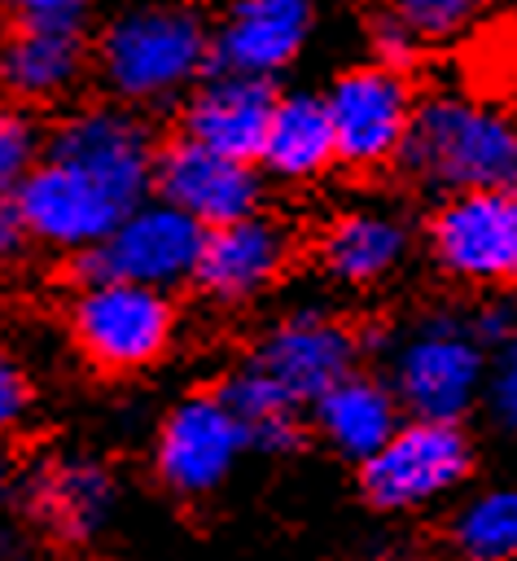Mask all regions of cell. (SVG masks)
Instances as JSON below:
<instances>
[{
  "mask_svg": "<svg viewBox=\"0 0 517 561\" xmlns=\"http://www.w3.org/2000/svg\"><path fill=\"white\" fill-rule=\"evenodd\" d=\"M399 167L443 197L517 188V114L482 92L438 88L416 101Z\"/></svg>",
  "mask_w": 517,
  "mask_h": 561,
  "instance_id": "1",
  "label": "cell"
},
{
  "mask_svg": "<svg viewBox=\"0 0 517 561\" xmlns=\"http://www.w3.org/2000/svg\"><path fill=\"white\" fill-rule=\"evenodd\" d=\"M210 70V22L188 0H145L114 13L96 35V75L110 101L162 110L184 101Z\"/></svg>",
  "mask_w": 517,
  "mask_h": 561,
  "instance_id": "2",
  "label": "cell"
},
{
  "mask_svg": "<svg viewBox=\"0 0 517 561\" xmlns=\"http://www.w3.org/2000/svg\"><path fill=\"white\" fill-rule=\"evenodd\" d=\"M386 381L412 421H464L482 403L486 346L469 311L434 307L386 337Z\"/></svg>",
  "mask_w": 517,
  "mask_h": 561,
  "instance_id": "3",
  "label": "cell"
},
{
  "mask_svg": "<svg viewBox=\"0 0 517 561\" xmlns=\"http://www.w3.org/2000/svg\"><path fill=\"white\" fill-rule=\"evenodd\" d=\"M66 333L96 373H145L171 355L180 307L166 289L131 280H79L66 302Z\"/></svg>",
  "mask_w": 517,
  "mask_h": 561,
  "instance_id": "4",
  "label": "cell"
},
{
  "mask_svg": "<svg viewBox=\"0 0 517 561\" xmlns=\"http://www.w3.org/2000/svg\"><path fill=\"white\" fill-rule=\"evenodd\" d=\"M206 228L175 210L162 197H145L131 206L101 245L74 259L79 280H131L149 289L175 294L180 285H193L202 263Z\"/></svg>",
  "mask_w": 517,
  "mask_h": 561,
  "instance_id": "5",
  "label": "cell"
},
{
  "mask_svg": "<svg viewBox=\"0 0 517 561\" xmlns=\"http://www.w3.org/2000/svg\"><path fill=\"white\" fill-rule=\"evenodd\" d=\"M416 88L403 66L390 61H359L342 70L329 92L324 110L333 123V145H337V167L346 171H381L399 162L412 114H416Z\"/></svg>",
  "mask_w": 517,
  "mask_h": 561,
  "instance_id": "6",
  "label": "cell"
},
{
  "mask_svg": "<svg viewBox=\"0 0 517 561\" xmlns=\"http://www.w3.org/2000/svg\"><path fill=\"white\" fill-rule=\"evenodd\" d=\"M473 473V443L460 421H412L403 425L359 465L364 495L377 508L412 513L447 500Z\"/></svg>",
  "mask_w": 517,
  "mask_h": 561,
  "instance_id": "7",
  "label": "cell"
},
{
  "mask_svg": "<svg viewBox=\"0 0 517 561\" xmlns=\"http://www.w3.org/2000/svg\"><path fill=\"white\" fill-rule=\"evenodd\" d=\"M158 140L140 110L101 101L79 105L61 114V123L44 136V158L70 162L101 180L110 193H118L127 206H140L153 193V167H158Z\"/></svg>",
  "mask_w": 517,
  "mask_h": 561,
  "instance_id": "8",
  "label": "cell"
},
{
  "mask_svg": "<svg viewBox=\"0 0 517 561\" xmlns=\"http://www.w3.org/2000/svg\"><path fill=\"white\" fill-rule=\"evenodd\" d=\"M425 245L438 272L469 289L517 285V188L443 197Z\"/></svg>",
  "mask_w": 517,
  "mask_h": 561,
  "instance_id": "9",
  "label": "cell"
},
{
  "mask_svg": "<svg viewBox=\"0 0 517 561\" xmlns=\"http://www.w3.org/2000/svg\"><path fill=\"white\" fill-rule=\"evenodd\" d=\"M9 202H13L31 245H44V250L70 254V259L101 245L110 237V228L131 210L101 180H92L88 171H79L70 162H57V158H39L35 171L18 184V193Z\"/></svg>",
  "mask_w": 517,
  "mask_h": 561,
  "instance_id": "10",
  "label": "cell"
},
{
  "mask_svg": "<svg viewBox=\"0 0 517 561\" xmlns=\"http://www.w3.org/2000/svg\"><path fill=\"white\" fill-rule=\"evenodd\" d=\"M364 337L355 324L324 307H294L272 320L250 346V364L263 368L298 408H311L333 381L359 368Z\"/></svg>",
  "mask_w": 517,
  "mask_h": 561,
  "instance_id": "11",
  "label": "cell"
},
{
  "mask_svg": "<svg viewBox=\"0 0 517 561\" xmlns=\"http://www.w3.org/2000/svg\"><path fill=\"white\" fill-rule=\"evenodd\" d=\"M250 451V430L219 390L180 399L153 438V469L180 495L215 491Z\"/></svg>",
  "mask_w": 517,
  "mask_h": 561,
  "instance_id": "12",
  "label": "cell"
},
{
  "mask_svg": "<svg viewBox=\"0 0 517 561\" xmlns=\"http://www.w3.org/2000/svg\"><path fill=\"white\" fill-rule=\"evenodd\" d=\"M294 250L298 241L289 224L267 210L206 228L193 289L215 307H245L285 280V272L294 267Z\"/></svg>",
  "mask_w": 517,
  "mask_h": 561,
  "instance_id": "13",
  "label": "cell"
},
{
  "mask_svg": "<svg viewBox=\"0 0 517 561\" xmlns=\"http://www.w3.org/2000/svg\"><path fill=\"white\" fill-rule=\"evenodd\" d=\"M153 197L171 202L202 228H219L263 210V171L258 162H241L175 136L158 149Z\"/></svg>",
  "mask_w": 517,
  "mask_h": 561,
  "instance_id": "14",
  "label": "cell"
},
{
  "mask_svg": "<svg viewBox=\"0 0 517 561\" xmlns=\"http://www.w3.org/2000/svg\"><path fill=\"white\" fill-rule=\"evenodd\" d=\"M315 31V0H228L210 26V70L276 79Z\"/></svg>",
  "mask_w": 517,
  "mask_h": 561,
  "instance_id": "15",
  "label": "cell"
},
{
  "mask_svg": "<svg viewBox=\"0 0 517 561\" xmlns=\"http://www.w3.org/2000/svg\"><path fill=\"white\" fill-rule=\"evenodd\" d=\"M276 96L280 92L267 79L210 70L180 101V136L202 149H215V153H228L241 162H258Z\"/></svg>",
  "mask_w": 517,
  "mask_h": 561,
  "instance_id": "16",
  "label": "cell"
},
{
  "mask_svg": "<svg viewBox=\"0 0 517 561\" xmlns=\"http://www.w3.org/2000/svg\"><path fill=\"white\" fill-rule=\"evenodd\" d=\"M412 259V224L394 206L337 210L315 237V263L333 285L372 289L386 285Z\"/></svg>",
  "mask_w": 517,
  "mask_h": 561,
  "instance_id": "17",
  "label": "cell"
},
{
  "mask_svg": "<svg viewBox=\"0 0 517 561\" xmlns=\"http://www.w3.org/2000/svg\"><path fill=\"white\" fill-rule=\"evenodd\" d=\"M311 425L337 456L364 465L403 425V408L381 373L355 368L311 403Z\"/></svg>",
  "mask_w": 517,
  "mask_h": 561,
  "instance_id": "18",
  "label": "cell"
},
{
  "mask_svg": "<svg viewBox=\"0 0 517 561\" xmlns=\"http://www.w3.org/2000/svg\"><path fill=\"white\" fill-rule=\"evenodd\" d=\"M88 79L83 35L9 31L0 39V96L13 105H61Z\"/></svg>",
  "mask_w": 517,
  "mask_h": 561,
  "instance_id": "19",
  "label": "cell"
},
{
  "mask_svg": "<svg viewBox=\"0 0 517 561\" xmlns=\"http://www.w3.org/2000/svg\"><path fill=\"white\" fill-rule=\"evenodd\" d=\"M31 508L61 539H92L114 513V478L101 460L57 456L35 469Z\"/></svg>",
  "mask_w": 517,
  "mask_h": 561,
  "instance_id": "20",
  "label": "cell"
},
{
  "mask_svg": "<svg viewBox=\"0 0 517 561\" xmlns=\"http://www.w3.org/2000/svg\"><path fill=\"white\" fill-rule=\"evenodd\" d=\"M329 167H337V145H333L324 96L280 92L258 149V171L280 184H307V180H320Z\"/></svg>",
  "mask_w": 517,
  "mask_h": 561,
  "instance_id": "21",
  "label": "cell"
},
{
  "mask_svg": "<svg viewBox=\"0 0 517 561\" xmlns=\"http://www.w3.org/2000/svg\"><path fill=\"white\" fill-rule=\"evenodd\" d=\"M451 543L464 561H517V482L473 491L451 517Z\"/></svg>",
  "mask_w": 517,
  "mask_h": 561,
  "instance_id": "22",
  "label": "cell"
},
{
  "mask_svg": "<svg viewBox=\"0 0 517 561\" xmlns=\"http://www.w3.org/2000/svg\"><path fill=\"white\" fill-rule=\"evenodd\" d=\"M495 0H386V13L412 31V39L425 44H451L469 35Z\"/></svg>",
  "mask_w": 517,
  "mask_h": 561,
  "instance_id": "23",
  "label": "cell"
},
{
  "mask_svg": "<svg viewBox=\"0 0 517 561\" xmlns=\"http://www.w3.org/2000/svg\"><path fill=\"white\" fill-rule=\"evenodd\" d=\"M39 158H44V131L35 127V118L22 105L0 101V197H13Z\"/></svg>",
  "mask_w": 517,
  "mask_h": 561,
  "instance_id": "24",
  "label": "cell"
},
{
  "mask_svg": "<svg viewBox=\"0 0 517 561\" xmlns=\"http://www.w3.org/2000/svg\"><path fill=\"white\" fill-rule=\"evenodd\" d=\"M219 394L232 403V412L245 421V430L250 425H263V421H272V416H289V412H302L263 368H254L250 359L245 364H237L223 381H219Z\"/></svg>",
  "mask_w": 517,
  "mask_h": 561,
  "instance_id": "25",
  "label": "cell"
},
{
  "mask_svg": "<svg viewBox=\"0 0 517 561\" xmlns=\"http://www.w3.org/2000/svg\"><path fill=\"white\" fill-rule=\"evenodd\" d=\"M9 31L83 35L92 22V0H0Z\"/></svg>",
  "mask_w": 517,
  "mask_h": 561,
  "instance_id": "26",
  "label": "cell"
},
{
  "mask_svg": "<svg viewBox=\"0 0 517 561\" xmlns=\"http://www.w3.org/2000/svg\"><path fill=\"white\" fill-rule=\"evenodd\" d=\"M482 403L491 412V421L508 434H517V329L495 342L486 351V386H482Z\"/></svg>",
  "mask_w": 517,
  "mask_h": 561,
  "instance_id": "27",
  "label": "cell"
},
{
  "mask_svg": "<svg viewBox=\"0 0 517 561\" xmlns=\"http://www.w3.org/2000/svg\"><path fill=\"white\" fill-rule=\"evenodd\" d=\"M26 412H31V377L13 355V346L0 337V443L13 430H22Z\"/></svg>",
  "mask_w": 517,
  "mask_h": 561,
  "instance_id": "28",
  "label": "cell"
},
{
  "mask_svg": "<svg viewBox=\"0 0 517 561\" xmlns=\"http://www.w3.org/2000/svg\"><path fill=\"white\" fill-rule=\"evenodd\" d=\"M469 324H473L478 342L491 351L495 342H504V337L517 329V302H508V298H486V302H478V307L469 311Z\"/></svg>",
  "mask_w": 517,
  "mask_h": 561,
  "instance_id": "29",
  "label": "cell"
},
{
  "mask_svg": "<svg viewBox=\"0 0 517 561\" xmlns=\"http://www.w3.org/2000/svg\"><path fill=\"white\" fill-rule=\"evenodd\" d=\"M372 48H377V61H390V66H403L407 70V61L416 57L421 44L412 39L407 26H399L390 13H381L377 26H372Z\"/></svg>",
  "mask_w": 517,
  "mask_h": 561,
  "instance_id": "30",
  "label": "cell"
},
{
  "mask_svg": "<svg viewBox=\"0 0 517 561\" xmlns=\"http://www.w3.org/2000/svg\"><path fill=\"white\" fill-rule=\"evenodd\" d=\"M22 250H26L22 219H18L13 202H9V197H0V272H4L9 263H18V259H22Z\"/></svg>",
  "mask_w": 517,
  "mask_h": 561,
  "instance_id": "31",
  "label": "cell"
},
{
  "mask_svg": "<svg viewBox=\"0 0 517 561\" xmlns=\"http://www.w3.org/2000/svg\"><path fill=\"white\" fill-rule=\"evenodd\" d=\"M18 491V465L9 456V447L0 443V504H9V495Z\"/></svg>",
  "mask_w": 517,
  "mask_h": 561,
  "instance_id": "32",
  "label": "cell"
},
{
  "mask_svg": "<svg viewBox=\"0 0 517 561\" xmlns=\"http://www.w3.org/2000/svg\"><path fill=\"white\" fill-rule=\"evenodd\" d=\"M0 561H39L31 548H22L18 539H9V535H0Z\"/></svg>",
  "mask_w": 517,
  "mask_h": 561,
  "instance_id": "33",
  "label": "cell"
}]
</instances>
